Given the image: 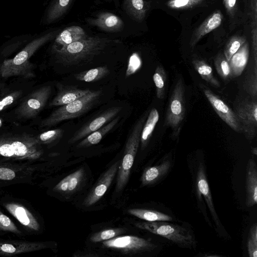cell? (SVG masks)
Here are the masks:
<instances>
[{
	"label": "cell",
	"instance_id": "41",
	"mask_svg": "<svg viewBox=\"0 0 257 257\" xmlns=\"http://www.w3.org/2000/svg\"><path fill=\"white\" fill-rule=\"evenodd\" d=\"M251 29L257 28V0H250Z\"/></svg>",
	"mask_w": 257,
	"mask_h": 257
},
{
	"label": "cell",
	"instance_id": "30",
	"mask_svg": "<svg viewBox=\"0 0 257 257\" xmlns=\"http://www.w3.org/2000/svg\"><path fill=\"white\" fill-rule=\"evenodd\" d=\"M109 73V70L107 67L106 66H103L75 74L74 77L78 81L86 82H94L103 78Z\"/></svg>",
	"mask_w": 257,
	"mask_h": 257
},
{
	"label": "cell",
	"instance_id": "24",
	"mask_svg": "<svg viewBox=\"0 0 257 257\" xmlns=\"http://www.w3.org/2000/svg\"><path fill=\"white\" fill-rule=\"evenodd\" d=\"M73 0H53L47 11L45 23L49 24L61 18L70 7Z\"/></svg>",
	"mask_w": 257,
	"mask_h": 257
},
{
	"label": "cell",
	"instance_id": "18",
	"mask_svg": "<svg viewBox=\"0 0 257 257\" xmlns=\"http://www.w3.org/2000/svg\"><path fill=\"white\" fill-rule=\"evenodd\" d=\"M245 204L248 207L257 204V167L252 159L248 160L246 166Z\"/></svg>",
	"mask_w": 257,
	"mask_h": 257
},
{
	"label": "cell",
	"instance_id": "43",
	"mask_svg": "<svg viewBox=\"0 0 257 257\" xmlns=\"http://www.w3.org/2000/svg\"><path fill=\"white\" fill-rule=\"evenodd\" d=\"M225 10L230 16H233L236 9V0H223Z\"/></svg>",
	"mask_w": 257,
	"mask_h": 257
},
{
	"label": "cell",
	"instance_id": "47",
	"mask_svg": "<svg viewBox=\"0 0 257 257\" xmlns=\"http://www.w3.org/2000/svg\"><path fill=\"white\" fill-rule=\"evenodd\" d=\"M2 119L0 118V127L2 126Z\"/></svg>",
	"mask_w": 257,
	"mask_h": 257
},
{
	"label": "cell",
	"instance_id": "3",
	"mask_svg": "<svg viewBox=\"0 0 257 257\" xmlns=\"http://www.w3.org/2000/svg\"><path fill=\"white\" fill-rule=\"evenodd\" d=\"M102 91L90 90L86 95L68 104L60 106L43 120L41 127H49L63 121L73 119L89 111L98 101Z\"/></svg>",
	"mask_w": 257,
	"mask_h": 257
},
{
	"label": "cell",
	"instance_id": "2",
	"mask_svg": "<svg viewBox=\"0 0 257 257\" xmlns=\"http://www.w3.org/2000/svg\"><path fill=\"white\" fill-rule=\"evenodd\" d=\"M59 33V30L50 32L34 39L13 59L5 60L1 66V76L5 78L17 75L32 76L28 72L33 67L29 59L41 46L56 38Z\"/></svg>",
	"mask_w": 257,
	"mask_h": 257
},
{
	"label": "cell",
	"instance_id": "27",
	"mask_svg": "<svg viewBox=\"0 0 257 257\" xmlns=\"http://www.w3.org/2000/svg\"><path fill=\"white\" fill-rule=\"evenodd\" d=\"M194 69L201 78L215 88L220 86L219 81L215 77L211 67L202 59L195 58L192 60Z\"/></svg>",
	"mask_w": 257,
	"mask_h": 257
},
{
	"label": "cell",
	"instance_id": "34",
	"mask_svg": "<svg viewBox=\"0 0 257 257\" xmlns=\"http://www.w3.org/2000/svg\"><path fill=\"white\" fill-rule=\"evenodd\" d=\"M246 42L245 37L240 36H233L227 42L224 49V55L229 61L242 45Z\"/></svg>",
	"mask_w": 257,
	"mask_h": 257
},
{
	"label": "cell",
	"instance_id": "42",
	"mask_svg": "<svg viewBox=\"0 0 257 257\" xmlns=\"http://www.w3.org/2000/svg\"><path fill=\"white\" fill-rule=\"evenodd\" d=\"M16 176L15 172L7 168H0V179L4 180H10Z\"/></svg>",
	"mask_w": 257,
	"mask_h": 257
},
{
	"label": "cell",
	"instance_id": "7",
	"mask_svg": "<svg viewBox=\"0 0 257 257\" xmlns=\"http://www.w3.org/2000/svg\"><path fill=\"white\" fill-rule=\"evenodd\" d=\"M234 111L242 128V133L248 140H253L257 134V102L249 97L239 101Z\"/></svg>",
	"mask_w": 257,
	"mask_h": 257
},
{
	"label": "cell",
	"instance_id": "33",
	"mask_svg": "<svg viewBox=\"0 0 257 257\" xmlns=\"http://www.w3.org/2000/svg\"><path fill=\"white\" fill-rule=\"evenodd\" d=\"M243 88L249 97L256 100L257 97V66L254 65L247 75L243 83Z\"/></svg>",
	"mask_w": 257,
	"mask_h": 257
},
{
	"label": "cell",
	"instance_id": "9",
	"mask_svg": "<svg viewBox=\"0 0 257 257\" xmlns=\"http://www.w3.org/2000/svg\"><path fill=\"white\" fill-rule=\"evenodd\" d=\"M51 92L50 85L43 86L34 91L16 109L18 116L23 119L36 116L45 107Z\"/></svg>",
	"mask_w": 257,
	"mask_h": 257
},
{
	"label": "cell",
	"instance_id": "21",
	"mask_svg": "<svg viewBox=\"0 0 257 257\" xmlns=\"http://www.w3.org/2000/svg\"><path fill=\"white\" fill-rule=\"evenodd\" d=\"M170 167L171 162L167 160L158 165L146 168L141 177L142 185H149L156 182L168 172Z\"/></svg>",
	"mask_w": 257,
	"mask_h": 257
},
{
	"label": "cell",
	"instance_id": "14",
	"mask_svg": "<svg viewBox=\"0 0 257 257\" xmlns=\"http://www.w3.org/2000/svg\"><path fill=\"white\" fill-rule=\"evenodd\" d=\"M57 93L49 104L50 106H60L71 102L87 94L90 90L81 89L75 86L57 83Z\"/></svg>",
	"mask_w": 257,
	"mask_h": 257
},
{
	"label": "cell",
	"instance_id": "46",
	"mask_svg": "<svg viewBox=\"0 0 257 257\" xmlns=\"http://www.w3.org/2000/svg\"><path fill=\"white\" fill-rule=\"evenodd\" d=\"M251 153L255 155H257V149L256 147L251 148Z\"/></svg>",
	"mask_w": 257,
	"mask_h": 257
},
{
	"label": "cell",
	"instance_id": "25",
	"mask_svg": "<svg viewBox=\"0 0 257 257\" xmlns=\"http://www.w3.org/2000/svg\"><path fill=\"white\" fill-rule=\"evenodd\" d=\"M84 169L81 168L63 179L55 187L59 192L71 193L78 187L84 176Z\"/></svg>",
	"mask_w": 257,
	"mask_h": 257
},
{
	"label": "cell",
	"instance_id": "37",
	"mask_svg": "<svg viewBox=\"0 0 257 257\" xmlns=\"http://www.w3.org/2000/svg\"><path fill=\"white\" fill-rule=\"evenodd\" d=\"M205 0H168L166 6L173 10H186L192 8L203 3Z\"/></svg>",
	"mask_w": 257,
	"mask_h": 257
},
{
	"label": "cell",
	"instance_id": "26",
	"mask_svg": "<svg viewBox=\"0 0 257 257\" xmlns=\"http://www.w3.org/2000/svg\"><path fill=\"white\" fill-rule=\"evenodd\" d=\"M159 118L158 111L155 108H152L149 112L142 128L140 140L142 150L144 149L147 147Z\"/></svg>",
	"mask_w": 257,
	"mask_h": 257
},
{
	"label": "cell",
	"instance_id": "35",
	"mask_svg": "<svg viewBox=\"0 0 257 257\" xmlns=\"http://www.w3.org/2000/svg\"><path fill=\"white\" fill-rule=\"evenodd\" d=\"M124 231L122 228H110L101 230L93 234L90 240L92 242H98L107 240L117 236Z\"/></svg>",
	"mask_w": 257,
	"mask_h": 257
},
{
	"label": "cell",
	"instance_id": "22",
	"mask_svg": "<svg viewBox=\"0 0 257 257\" xmlns=\"http://www.w3.org/2000/svg\"><path fill=\"white\" fill-rule=\"evenodd\" d=\"M119 117H114L108 123L98 130L92 132L83 139L76 146L78 148H87L97 144L103 137L106 135L116 124Z\"/></svg>",
	"mask_w": 257,
	"mask_h": 257
},
{
	"label": "cell",
	"instance_id": "23",
	"mask_svg": "<svg viewBox=\"0 0 257 257\" xmlns=\"http://www.w3.org/2000/svg\"><path fill=\"white\" fill-rule=\"evenodd\" d=\"M86 36L83 28L79 26H72L59 32L55 38V42L59 46H63L79 40Z\"/></svg>",
	"mask_w": 257,
	"mask_h": 257
},
{
	"label": "cell",
	"instance_id": "29",
	"mask_svg": "<svg viewBox=\"0 0 257 257\" xmlns=\"http://www.w3.org/2000/svg\"><path fill=\"white\" fill-rule=\"evenodd\" d=\"M130 214L149 222L172 221V218L162 212L148 209L133 208L128 210Z\"/></svg>",
	"mask_w": 257,
	"mask_h": 257
},
{
	"label": "cell",
	"instance_id": "32",
	"mask_svg": "<svg viewBox=\"0 0 257 257\" xmlns=\"http://www.w3.org/2000/svg\"><path fill=\"white\" fill-rule=\"evenodd\" d=\"M214 65L218 74L222 79L229 81L232 78L229 62L223 53H219L215 57Z\"/></svg>",
	"mask_w": 257,
	"mask_h": 257
},
{
	"label": "cell",
	"instance_id": "11",
	"mask_svg": "<svg viewBox=\"0 0 257 257\" xmlns=\"http://www.w3.org/2000/svg\"><path fill=\"white\" fill-rule=\"evenodd\" d=\"M38 141L27 136L0 137V155L4 157H22L34 149Z\"/></svg>",
	"mask_w": 257,
	"mask_h": 257
},
{
	"label": "cell",
	"instance_id": "40",
	"mask_svg": "<svg viewBox=\"0 0 257 257\" xmlns=\"http://www.w3.org/2000/svg\"><path fill=\"white\" fill-rule=\"evenodd\" d=\"M141 62L140 59L136 54L133 55L129 60L126 72V76H128L133 74L140 68Z\"/></svg>",
	"mask_w": 257,
	"mask_h": 257
},
{
	"label": "cell",
	"instance_id": "6",
	"mask_svg": "<svg viewBox=\"0 0 257 257\" xmlns=\"http://www.w3.org/2000/svg\"><path fill=\"white\" fill-rule=\"evenodd\" d=\"M136 226L153 234L164 237L183 247H191L195 244L194 235L187 229L165 221L144 222Z\"/></svg>",
	"mask_w": 257,
	"mask_h": 257
},
{
	"label": "cell",
	"instance_id": "13",
	"mask_svg": "<svg viewBox=\"0 0 257 257\" xmlns=\"http://www.w3.org/2000/svg\"><path fill=\"white\" fill-rule=\"evenodd\" d=\"M119 166V162L113 164L102 175L90 193L85 199L83 204L86 207L96 203L104 195L111 184Z\"/></svg>",
	"mask_w": 257,
	"mask_h": 257
},
{
	"label": "cell",
	"instance_id": "17",
	"mask_svg": "<svg viewBox=\"0 0 257 257\" xmlns=\"http://www.w3.org/2000/svg\"><path fill=\"white\" fill-rule=\"evenodd\" d=\"M196 184L198 192L204 197L213 221L216 226H220V220L215 209L212 195L206 176L205 169L203 165L201 163H200L198 168Z\"/></svg>",
	"mask_w": 257,
	"mask_h": 257
},
{
	"label": "cell",
	"instance_id": "20",
	"mask_svg": "<svg viewBox=\"0 0 257 257\" xmlns=\"http://www.w3.org/2000/svg\"><path fill=\"white\" fill-rule=\"evenodd\" d=\"M248 56L249 47L246 41L228 61L232 78L241 75L246 65Z\"/></svg>",
	"mask_w": 257,
	"mask_h": 257
},
{
	"label": "cell",
	"instance_id": "5",
	"mask_svg": "<svg viewBox=\"0 0 257 257\" xmlns=\"http://www.w3.org/2000/svg\"><path fill=\"white\" fill-rule=\"evenodd\" d=\"M186 114L185 87L182 78L174 85L167 106L165 125L171 129V137L178 139Z\"/></svg>",
	"mask_w": 257,
	"mask_h": 257
},
{
	"label": "cell",
	"instance_id": "19",
	"mask_svg": "<svg viewBox=\"0 0 257 257\" xmlns=\"http://www.w3.org/2000/svg\"><path fill=\"white\" fill-rule=\"evenodd\" d=\"M126 13L134 21L141 23L150 9V3L145 0H123Z\"/></svg>",
	"mask_w": 257,
	"mask_h": 257
},
{
	"label": "cell",
	"instance_id": "1",
	"mask_svg": "<svg viewBox=\"0 0 257 257\" xmlns=\"http://www.w3.org/2000/svg\"><path fill=\"white\" fill-rule=\"evenodd\" d=\"M110 42L107 38L86 36L66 46L58 47L55 45L53 51L57 61L63 65H81L100 54Z\"/></svg>",
	"mask_w": 257,
	"mask_h": 257
},
{
	"label": "cell",
	"instance_id": "39",
	"mask_svg": "<svg viewBox=\"0 0 257 257\" xmlns=\"http://www.w3.org/2000/svg\"><path fill=\"white\" fill-rule=\"evenodd\" d=\"M22 94V91L21 90H17L5 96L0 100V111L3 110L7 106L13 104Z\"/></svg>",
	"mask_w": 257,
	"mask_h": 257
},
{
	"label": "cell",
	"instance_id": "4",
	"mask_svg": "<svg viewBox=\"0 0 257 257\" xmlns=\"http://www.w3.org/2000/svg\"><path fill=\"white\" fill-rule=\"evenodd\" d=\"M146 111L138 120L130 135L125 146L123 157L118 168L116 190H121L127 183L141 140L143 125L148 115Z\"/></svg>",
	"mask_w": 257,
	"mask_h": 257
},
{
	"label": "cell",
	"instance_id": "16",
	"mask_svg": "<svg viewBox=\"0 0 257 257\" xmlns=\"http://www.w3.org/2000/svg\"><path fill=\"white\" fill-rule=\"evenodd\" d=\"M223 18L220 10H216L209 15L193 33L189 42L190 47L193 48L205 35L218 28Z\"/></svg>",
	"mask_w": 257,
	"mask_h": 257
},
{
	"label": "cell",
	"instance_id": "28",
	"mask_svg": "<svg viewBox=\"0 0 257 257\" xmlns=\"http://www.w3.org/2000/svg\"><path fill=\"white\" fill-rule=\"evenodd\" d=\"M7 208L22 224L35 230L38 229V223L24 207L12 204L7 205Z\"/></svg>",
	"mask_w": 257,
	"mask_h": 257
},
{
	"label": "cell",
	"instance_id": "36",
	"mask_svg": "<svg viewBox=\"0 0 257 257\" xmlns=\"http://www.w3.org/2000/svg\"><path fill=\"white\" fill-rule=\"evenodd\" d=\"M247 252L249 257L257 256V224L250 227L247 242Z\"/></svg>",
	"mask_w": 257,
	"mask_h": 257
},
{
	"label": "cell",
	"instance_id": "38",
	"mask_svg": "<svg viewBox=\"0 0 257 257\" xmlns=\"http://www.w3.org/2000/svg\"><path fill=\"white\" fill-rule=\"evenodd\" d=\"M63 130L56 128L41 134L39 136L38 139L42 142L49 143L60 139L63 136Z\"/></svg>",
	"mask_w": 257,
	"mask_h": 257
},
{
	"label": "cell",
	"instance_id": "10",
	"mask_svg": "<svg viewBox=\"0 0 257 257\" xmlns=\"http://www.w3.org/2000/svg\"><path fill=\"white\" fill-rule=\"evenodd\" d=\"M201 86L205 96L219 117L233 131L242 133V126L234 110L210 89L202 84Z\"/></svg>",
	"mask_w": 257,
	"mask_h": 257
},
{
	"label": "cell",
	"instance_id": "12",
	"mask_svg": "<svg viewBox=\"0 0 257 257\" xmlns=\"http://www.w3.org/2000/svg\"><path fill=\"white\" fill-rule=\"evenodd\" d=\"M121 109V106H113L107 109L77 130L69 139L68 143H76L98 130L113 119Z\"/></svg>",
	"mask_w": 257,
	"mask_h": 257
},
{
	"label": "cell",
	"instance_id": "15",
	"mask_svg": "<svg viewBox=\"0 0 257 257\" xmlns=\"http://www.w3.org/2000/svg\"><path fill=\"white\" fill-rule=\"evenodd\" d=\"M86 21L90 25L109 33L119 32L124 27V23L119 17L109 12L99 13L95 18L87 19Z\"/></svg>",
	"mask_w": 257,
	"mask_h": 257
},
{
	"label": "cell",
	"instance_id": "8",
	"mask_svg": "<svg viewBox=\"0 0 257 257\" xmlns=\"http://www.w3.org/2000/svg\"><path fill=\"white\" fill-rule=\"evenodd\" d=\"M102 244L106 247L128 254L151 251L156 247L150 240L133 235L116 236L103 241Z\"/></svg>",
	"mask_w": 257,
	"mask_h": 257
},
{
	"label": "cell",
	"instance_id": "31",
	"mask_svg": "<svg viewBox=\"0 0 257 257\" xmlns=\"http://www.w3.org/2000/svg\"><path fill=\"white\" fill-rule=\"evenodd\" d=\"M167 73L161 65H158L153 75V80L156 86V96L158 98L163 99L165 95Z\"/></svg>",
	"mask_w": 257,
	"mask_h": 257
},
{
	"label": "cell",
	"instance_id": "45",
	"mask_svg": "<svg viewBox=\"0 0 257 257\" xmlns=\"http://www.w3.org/2000/svg\"><path fill=\"white\" fill-rule=\"evenodd\" d=\"M1 249L5 252L7 253H14L16 251V248L14 245L11 244L5 243L2 244L1 247Z\"/></svg>",
	"mask_w": 257,
	"mask_h": 257
},
{
	"label": "cell",
	"instance_id": "44",
	"mask_svg": "<svg viewBox=\"0 0 257 257\" xmlns=\"http://www.w3.org/2000/svg\"><path fill=\"white\" fill-rule=\"evenodd\" d=\"M0 223L4 227L12 228L13 224L10 219L1 212H0Z\"/></svg>",
	"mask_w": 257,
	"mask_h": 257
}]
</instances>
